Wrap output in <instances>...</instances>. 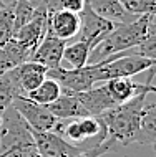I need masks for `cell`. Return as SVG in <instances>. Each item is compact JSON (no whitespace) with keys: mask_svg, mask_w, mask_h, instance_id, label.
Masks as SVG:
<instances>
[{"mask_svg":"<svg viewBox=\"0 0 156 157\" xmlns=\"http://www.w3.org/2000/svg\"><path fill=\"white\" fill-rule=\"evenodd\" d=\"M14 7L0 8V46L14 38Z\"/></svg>","mask_w":156,"mask_h":157,"instance_id":"obj_20","label":"cell"},{"mask_svg":"<svg viewBox=\"0 0 156 157\" xmlns=\"http://www.w3.org/2000/svg\"><path fill=\"white\" fill-rule=\"evenodd\" d=\"M33 142H35V151L43 157H73L78 155L82 149L77 146H71L66 142L62 136L52 131H33Z\"/></svg>","mask_w":156,"mask_h":157,"instance_id":"obj_9","label":"cell"},{"mask_svg":"<svg viewBox=\"0 0 156 157\" xmlns=\"http://www.w3.org/2000/svg\"><path fill=\"white\" fill-rule=\"evenodd\" d=\"M12 106L33 131H53L58 124V119L48 111L47 106L37 104L25 96H15Z\"/></svg>","mask_w":156,"mask_h":157,"instance_id":"obj_7","label":"cell"},{"mask_svg":"<svg viewBox=\"0 0 156 157\" xmlns=\"http://www.w3.org/2000/svg\"><path fill=\"white\" fill-rule=\"evenodd\" d=\"M32 52L23 46L22 43L15 41L12 38L8 43H5L3 46H0V75L10 71L12 68L22 65V63L30 60Z\"/></svg>","mask_w":156,"mask_h":157,"instance_id":"obj_14","label":"cell"},{"mask_svg":"<svg viewBox=\"0 0 156 157\" xmlns=\"http://www.w3.org/2000/svg\"><path fill=\"white\" fill-rule=\"evenodd\" d=\"M86 71L90 76V81L95 84L105 83L108 79L115 78H133L134 75H140L154 68V60L140 56V55H125V56H110L106 60L86 65Z\"/></svg>","mask_w":156,"mask_h":157,"instance_id":"obj_4","label":"cell"},{"mask_svg":"<svg viewBox=\"0 0 156 157\" xmlns=\"http://www.w3.org/2000/svg\"><path fill=\"white\" fill-rule=\"evenodd\" d=\"M35 8L43 7L48 13H52L55 10H60L62 8V0H28Z\"/></svg>","mask_w":156,"mask_h":157,"instance_id":"obj_23","label":"cell"},{"mask_svg":"<svg viewBox=\"0 0 156 157\" xmlns=\"http://www.w3.org/2000/svg\"><path fill=\"white\" fill-rule=\"evenodd\" d=\"M47 23H48V12L43 7H38L30 22H27L23 27H20L14 33V40L27 46L33 53V50L38 46L42 38L47 33Z\"/></svg>","mask_w":156,"mask_h":157,"instance_id":"obj_11","label":"cell"},{"mask_svg":"<svg viewBox=\"0 0 156 157\" xmlns=\"http://www.w3.org/2000/svg\"><path fill=\"white\" fill-rule=\"evenodd\" d=\"M90 52L91 48L88 46L86 43L83 41H75L68 46H65L63 50V58L66 63L70 65L71 70H80V68L86 66V61H88V56H90Z\"/></svg>","mask_w":156,"mask_h":157,"instance_id":"obj_18","label":"cell"},{"mask_svg":"<svg viewBox=\"0 0 156 157\" xmlns=\"http://www.w3.org/2000/svg\"><path fill=\"white\" fill-rule=\"evenodd\" d=\"M3 7H5V5H3V2L0 0V8H3Z\"/></svg>","mask_w":156,"mask_h":157,"instance_id":"obj_28","label":"cell"},{"mask_svg":"<svg viewBox=\"0 0 156 157\" xmlns=\"http://www.w3.org/2000/svg\"><path fill=\"white\" fill-rule=\"evenodd\" d=\"M15 96H17V93L14 90V86H12L7 73L0 75V116H2V113L7 108L12 106V101H14Z\"/></svg>","mask_w":156,"mask_h":157,"instance_id":"obj_21","label":"cell"},{"mask_svg":"<svg viewBox=\"0 0 156 157\" xmlns=\"http://www.w3.org/2000/svg\"><path fill=\"white\" fill-rule=\"evenodd\" d=\"M154 141H156V103L148 101V98H146L145 108H143V113H141V121H140L138 144L153 146Z\"/></svg>","mask_w":156,"mask_h":157,"instance_id":"obj_16","label":"cell"},{"mask_svg":"<svg viewBox=\"0 0 156 157\" xmlns=\"http://www.w3.org/2000/svg\"><path fill=\"white\" fill-rule=\"evenodd\" d=\"M47 109L57 117L58 121L63 119H80V117L90 116L88 111L83 108V104L80 103L78 96L75 93H65L62 91V94L53 101V103L47 104Z\"/></svg>","mask_w":156,"mask_h":157,"instance_id":"obj_12","label":"cell"},{"mask_svg":"<svg viewBox=\"0 0 156 157\" xmlns=\"http://www.w3.org/2000/svg\"><path fill=\"white\" fill-rule=\"evenodd\" d=\"M66 46V41L62 40V38L55 36L52 32L45 33V36L42 38V41L38 43L33 53L30 55V61L40 63L43 65L47 70H52V68H58L62 66V58H63V50Z\"/></svg>","mask_w":156,"mask_h":157,"instance_id":"obj_10","label":"cell"},{"mask_svg":"<svg viewBox=\"0 0 156 157\" xmlns=\"http://www.w3.org/2000/svg\"><path fill=\"white\" fill-rule=\"evenodd\" d=\"M83 2H86V0H83Z\"/></svg>","mask_w":156,"mask_h":157,"instance_id":"obj_29","label":"cell"},{"mask_svg":"<svg viewBox=\"0 0 156 157\" xmlns=\"http://www.w3.org/2000/svg\"><path fill=\"white\" fill-rule=\"evenodd\" d=\"M80 28V18L78 13H71L66 10H55L48 13V23L47 30L52 32L55 36L62 38V40H70V38L77 36Z\"/></svg>","mask_w":156,"mask_h":157,"instance_id":"obj_13","label":"cell"},{"mask_svg":"<svg viewBox=\"0 0 156 157\" xmlns=\"http://www.w3.org/2000/svg\"><path fill=\"white\" fill-rule=\"evenodd\" d=\"M0 157H7V154L5 152H0Z\"/></svg>","mask_w":156,"mask_h":157,"instance_id":"obj_27","label":"cell"},{"mask_svg":"<svg viewBox=\"0 0 156 157\" xmlns=\"http://www.w3.org/2000/svg\"><path fill=\"white\" fill-rule=\"evenodd\" d=\"M153 93H141L136 98L130 99L116 108L100 114V121L103 122L106 131V141L115 146L116 142L128 146V144H138L140 137V121L141 113L145 108L146 98Z\"/></svg>","mask_w":156,"mask_h":157,"instance_id":"obj_2","label":"cell"},{"mask_svg":"<svg viewBox=\"0 0 156 157\" xmlns=\"http://www.w3.org/2000/svg\"><path fill=\"white\" fill-rule=\"evenodd\" d=\"M60 94H62V88L58 86V84L55 83L53 79L45 78L43 83H42L40 86H37L35 90L30 91L25 98L32 99L33 103H37V104L47 106V104H50V103H53V101L57 99Z\"/></svg>","mask_w":156,"mask_h":157,"instance_id":"obj_17","label":"cell"},{"mask_svg":"<svg viewBox=\"0 0 156 157\" xmlns=\"http://www.w3.org/2000/svg\"><path fill=\"white\" fill-rule=\"evenodd\" d=\"M120 3L126 13L133 17L154 13L156 10V0H120Z\"/></svg>","mask_w":156,"mask_h":157,"instance_id":"obj_19","label":"cell"},{"mask_svg":"<svg viewBox=\"0 0 156 157\" xmlns=\"http://www.w3.org/2000/svg\"><path fill=\"white\" fill-rule=\"evenodd\" d=\"M86 5L98 13L100 17L111 22H120V23H130L133 20H136L138 17H133L130 13H126L121 7L120 0H86Z\"/></svg>","mask_w":156,"mask_h":157,"instance_id":"obj_15","label":"cell"},{"mask_svg":"<svg viewBox=\"0 0 156 157\" xmlns=\"http://www.w3.org/2000/svg\"><path fill=\"white\" fill-rule=\"evenodd\" d=\"M85 7L83 0H62V10L71 12V13H80Z\"/></svg>","mask_w":156,"mask_h":157,"instance_id":"obj_24","label":"cell"},{"mask_svg":"<svg viewBox=\"0 0 156 157\" xmlns=\"http://www.w3.org/2000/svg\"><path fill=\"white\" fill-rule=\"evenodd\" d=\"M111 147H113V144L105 139V142H102L100 146L91 147V149H86V151H82L78 155H73V157H100V155L106 154V152L111 149Z\"/></svg>","mask_w":156,"mask_h":157,"instance_id":"obj_22","label":"cell"},{"mask_svg":"<svg viewBox=\"0 0 156 157\" xmlns=\"http://www.w3.org/2000/svg\"><path fill=\"white\" fill-rule=\"evenodd\" d=\"M28 157H43V155H42V154H38L37 151H32L30 154H28Z\"/></svg>","mask_w":156,"mask_h":157,"instance_id":"obj_26","label":"cell"},{"mask_svg":"<svg viewBox=\"0 0 156 157\" xmlns=\"http://www.w3.org/2000/svg\"><path fill=\"white\" fill-rule=\"evenodd\" d=\"M151 35H156L154 13L141 15L130 23L116 22L115 30L90 52L86 65H95L110 56H116L133 48H138Z\"/></svg>","mask_w":156,"mask_h":157,"instance_id":"obj_1","label":"cell"},{"mask_svg":"<svg viewBox=\"0 0 156 157\" xmlns=\"http://www.w3.org/2000/svg\"><path fill=\"white\" fill-rule=\"evenodd\" d=\"M7 76L17 96H27L30 91H33L37 86L43 83V79L47 78V68L40 63L28 60L7 71Z\"/></svg>","mask_w":156,"mask_h":157,"instance_id":"obj_8","label":"cell"},{"mask_svg":"<svg viewBox=\"0 0 156 157\" xmlns=\"http://www.w3.org/2000/svg\"><path fill=\"white\" fill-rule=\"evenodd\" d=\"M52 132H57L66 142L80 147L82 151L88 149L86 141H90V139H95L96 144H102L106 139V131H105L103 122L100 121V117H95V116L73 119L68 124H62V121H58L57 127Z\"/></svg>","mask_w":156,"mask_h":157,"instance_id":"obj_5","label":"cell"},{"mask_svg":"<svg viewBox=\"0 0 156 157\" xmlns=\"http://www.w3.org/2000/svg\"><path fill=\"white\" fill-rule=\"evenodd\" d=\"M32 151H35V142L30 126L10 106L0 116V152L7 157H28Z\"/></svg>","mask_w":156,"mask_h":157,"instance_id":"obj_3","label":"cell"},{"mask_svg":"<svg viewBox=\"0 0 156 157\" xmlns=\"http://www.w3.org/2000/svg\"><path fill=\"white\" fill-rule=\"evenodd\" d=\"M80 18V28H78V41H83L90 46L91 50L95 48L103 38H106L110 33L115 30L116 22L106 20L103 17H100L98 13H95L90 7L85 3L83 10L78 13Z\"/></svg>","mask_w":156,"mask_h":157,"instance_id":"obj_6","label":"cell"},{"mask_svg":"<svg viewBox=\"0 0 156 157\" xmlns=\"http://www.w3.org/2000/svg\"><path fill=\"white\" fill-rule=\"evenodd\" d=\"M2 2H3V5H7V7H14L17 0H2Z\"/></svg>","mask_w":156,"mask_h":157,"instance_id":"obj_25","label":"cell"}]
</instances>
